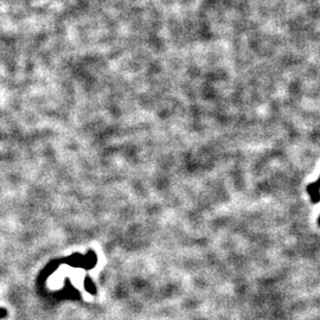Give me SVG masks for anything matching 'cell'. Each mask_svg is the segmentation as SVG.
Instances as JSON below:
<instances>
[{"label": "cell", "instance_id": "obj_1", "mask_svg": "<svg viewBox=\"0 0 320 320\" xmlns=\"http://www.w3.org/2000/svg\"><path fill=\"white\" fill-rule=\"evenodd\" d=\"M5 313H6V312L2 310V308H0V318H2V317L5 316Z\"/></svg>", "mask_w": 320, "mask_h": 320}]
</instances>
